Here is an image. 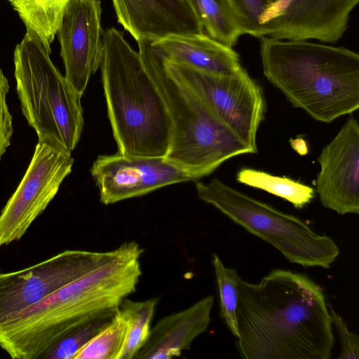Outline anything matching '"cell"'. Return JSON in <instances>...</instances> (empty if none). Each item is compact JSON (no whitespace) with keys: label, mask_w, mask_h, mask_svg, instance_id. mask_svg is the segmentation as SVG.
<instances>
[{"label":"cell","mask_w":359,"mask_h":359,"mask_svg":"<svg viewBox=\"0 0 359 359\" xmlns=\"http://www.w3.org/2000/svg\"><path fill=\"white\" fill-rule=\"evenodd\" d=\"M90 173L104 205L147 194L176 183L194 181L185 170L165 157L98 156Z\"/></svg>","instance_id":"obj_11"},{"label":"cell","mask_w":359,"mask_h":359,"mask_svg":"<svg viewBox=\"0 0 359 359\" xmlns=\"http://www.w3.org/2000/svg\"><path fill=\"white\" fill-rule=\"evenodd\" d=\"M236 347L245 359H330L334 341L322 289L305 274L276 269L238 285Z\"/></svg>","instance_id":"obj_1"},{"label":"cell","mask_w":359,"mask_h":359,"mask_svg":"<svg viewBox=\"0 0 359 359\" xmlns=\"http://www.w3.org/2000/svg\"><path fill=\"white\" fill-rule=\"evenodd\" d=\"M117 20L137 41L204 33L191 0H111Z\"/></svg>","instance_id":"obj_15"},{"label":"cell","mask_w":359,"mask_h":359,"mask_svg":"<svg viewBox=\"0 0 359 359\" xmlns=\"http://www.w3.org/2000/svg\"><path fill=\"white\" fill-rule=\"evenodd\" d=\"M71 153L39 143L14 194L0 214V247L20 240L72 172Z\"/></svg>","instance_id":"obj_10"},{"label":"cell","mask_w":359,"mask_h":359,"mask_svg":"<svg viewBox=\"0 0 359 359\" xmlns=\"http://www.w3.org/2000/svg\"><path fill=\"white\" fill-rule=\"evenodd\" d=\"M241 184L265 191L280 197L302 209L315 197L316 191L311 187L286 177L273 175L253 168H243L236 174Z\"/></svg>","instance_id":"obj_19"},{"label":"cell","mask_w":359,"mask_h":359,"mask_svg":"<svg viewBox=\"0 0 359 359\" xmlns=\"http://www.w3.org/2000/svg\"><path fill=\"white\" fill-rule=\"evenodd\" d=\"M212 264L220 299V317L230 332L237 337L238 285L241 278L236 269L226 267L216 254L212 255Z\"/></svg>","instance_id":"obj_23"},{"label":"cell","mask_w":359,"mask_h":359,"mask_svg":"<svg viewBox=\"0 0 359 359\" xmlns=\"http://www.w3.org/2000/svg\"><path fill=\"white\" fill-rule=\"evenodd\" d=\"M118 309L105 311L86 322L61 339L43 358L74 359L79 350L111 320Z\"/></svg>","instance_id":"obj_24"},{"label":"cell","mask_w":359,"mask_h":359,"mask_svg":"<svg viewBox=\"0 0 359 359\" xmlns=\"http://www.w3.org/2000/svg\"><path fill=\"white\" fill-rule=\"evenodd\" d=\"M102 83L118 153L165 157L172 123L167 107L139 52L116 28L103 32Z\"/></svg>","instance_id":"obj_4"},{"label":"cell","mask_w":359,"mask_h":359,"mask_svg":"<svg viewBox=\"0 0 359 359\" xmlns=\"http://www.w3.org/2000/svg\"><path fill=\"white\" fill-rule=\"evenodd\" d=\"M214 297L208 295L190 307L159 320L137 353L136 359H170L190 348L211 320Z\"/></svg>","instance_id":"obj_16"},{"label":"cell","mask_w":359,"mask_h":359,"mask_svg":"<svg viewBox=\"0 0 359 359\" xmlns=\"http://www.w3.org/2000/svg\"><path fill=\"white\" fill-rule=\"evenodd\" d=\"M114 250H67L29 267L0 273V325L109 260Z\"/></svg>","instance_id":"obj_9"},{"label":"cell","mask_w":359,"mask_h":359,"mask_svg":"<svg viewBox=\"0 0 359 359\" xmlns=\"http://www.w3.org/2000/svg\"><path fill=\"white\" fill-rule=\"evenodd\" d=\"M143 249L126 241L107 262L0 325V348L13 359L43 358L95 316L118 309L142 275Z\"/></svg>","instance_id":"obj_2"},{"label":"cell","mask_w":359,"mask_h":359,"mask_svg":"<svg viewBox=\"0 0 359 359\" xmlns=\"http://www.w3.org/2000/svg\"><path fill=\"white\" fill-rule=\"evenodd\" d=\"M27 32L35 35L51 53V43L70 0H7Z\"/></svg>","instance_id":"obj_18"},{"label":"cell","mask_w":359,"mask_h":359,"mask_svg":"<svg viewBox=\"0 0 359 359\" xmlns=\"http://www.w3.org/2000/svg\"><path fill=\"white\" fill-rule=\"evenodd\" d=\"M9 84L0 68V158L11 144L13 135V118L6 103Z\"/></svg>","instance_id":"obj_26"},{"label":"cell","mask_w":359,"mask_h":359,"mask_svg":"<svg viewBox=\"0 0 359 359\" xmlns=\"http://www.w3.org/2000/svg\"><path fill=\"white\" fill-rule=\"evenodd\" d=\"M330 314L334 325L338 332L341 344V351L339 359L359 358V337L348 330L341 317L333 309L330 310Z\"/></svg>","instance_id":"obj_27"},{"label":"cell","mask_w":359,"mask_h":359,"mask_svg":"<svg viewBox=\"0 0 359 359\" xmlns=\"http://www.w3.org/2000/svg\"><path fill=\"white\" fill-rule=\"evenodd\" d=\"M263 72L291 104L330 123L359 108V55L306 40L260 38Z\"/></svg>","instance_id":"obj_3"},{"label":"cell","mask_w":359,"mask_h":359,"mask_svg":"<svg viewBox=\"0 0 359 359\" xmlns=\"http://www.w3.org/2000/svg\"><path fill=\"white\" fill-rule=\"evenodd\" d=\"M197 195L250 233L269 243L290 262L330 268L339 249L332 238L319 235L301 219L281 212L226 184L217 178L195 181Z\"/></svg>","instance_id":"obj_7"},{"label":"cell","mask_w":359,"mask_h":359,"mask_svg":"<svg viewBox=\"0 0 359 359\" xmlns=\"http://www.w3.org/2000/svg\"><path fill=\"white\" fill-rule=\"evenodd\" d=\"M202 27L210 38L232 47L243 34L226 0H191Z\"/></svg>","instance_id":"obj_21"},{"label":"cell","mask_w":359,"mask_h":359,"mask_svg":"<svg viewBox=\"0 0 359 359\" xmlns=\"http://www.w3.org/2000/svg\"><path fill=\"white\" fill-rule=\"evenodd\" d=\"M359 0H279L264 15L263 36L334 43L344 34Z\"/></svg>","instance_id":"obj_12"},{"label":"cell","mask_w":359,"mask_h":359,"mask_svg":"<svg viewBox=\"0 0 359 359\" xmlns=\"http://www.w3.org/2000/svg\"><path fill=\"white\" fill-rule=\"evenodd\" d=\"M142 63L167 107L172 135L165 158L197 181L230 158L252 154L250 148L217 120L186 86L166 71L151 41H137Z\"/></svg>","instance_id":"obj_5"},{"label":"cell","mask_w":359,"mask_h":359,"mask_svg":"<svg viewBox=\"0 0 359 359\" xmlns=\"http://www.w3.org/2000/svg\"><path fill=\"white\" fill-rule=\"evenodd\" d=\"M100 0H70L56 33L65 78L83 95L103 55Z\"/></svg>","instance_id":"obj_13"},{"label":"cell","mask_w":359,"mask_h":359,"mask_svg":"<svg viewBox=\"0 0 359 359\" xmlns=\"http://www.w3.org/2000/svg\"><path fill=\"white\" fill-rule=\"evenodd\" d=\"M233 11L243 34L263 36L262 22L271 5V0H226Z\"/></svg>","instance_id":"obj_25"},{"label":"cell","mask_w":359,"mask_h":359,"mask_svg":"<svg viewBox=\"0 0 359 359\" xmlns=\"http://www.w3.org/2000/svg\"><path fill=\"white\" fill-rule=\"evenodd\" d=\"M158 299L151 298L142 302L124 299L119 306L126 320V332L122 347L116 359L135 358L147 341L151 323Z\"/></svg>","instance_id":"obj_20"},{"label":"cell","mask_w":359,"mask_h":359,"mask_svg":"<svg viewBox=\"0 0 359 359\" xmlns=\"http://www.w3.org/2000/svg\"><path fill=\"white\" fill-rule=\"evenodd\" d=\"M164 60L203 71L228 74L241 67L238 54L207 34L174 35L151 41Z\"/></svg>","instance_id":"obj_17"},{"label":"cell","mask_w":359,"mask_h":359,"mask_svg":"<svg viewBox=\"0 0 359 359\" xmlns=\"http://www.w3.org/2000/svg\"><path fill=\"white\" fill-rule=\"evenodd\" d=\"M316 192L339 215L359 213V124L349 118L318 158Z\"/></svg>","instance_id":"obj_14"},{"label":"cell","mask_w":359,"mask_h":359,"mask_svg":"<svg viewBox=\"0 0 359 359\" xmlns=\"http://www.w3.org/2000/svg\"><path fill=\"white\" fill-rule=\"evenodd\" d=\"M50 53L26 32L13 53L17 93L38 142L72 154L83 128L82 96L54 65Z\"/></svg>","instance_id":"obj_6"},{"label":"cell","mask_w":359,"mask_h":359,"mask_svg":"<svg viewBox=\"0 0 359 359\" xmlns=\"http://www.w3.org/2000/svg\"><path fill=\"white\" fill-rule=\"evenodd\" d=\"M279 0H271V5L276 4L277 1H278Z\"/></svg>","instance_id":"obj_28"},{"label":"cell","mask_w":359,"mask_h":359,"mask_svg":"<svg viewBox=\"0 0 359 359\" xmlns=\"http://www.w3.org/2000/svg\"><path fill=\"white\" fill-rule=\"evenodd\" d=\"M126 326V320L118 307L111 320L79 350L74 359H116Z\"/></svg>","instance_id":"obj_22"},{"label":"cell","mask_w":359,"mask_h":359,"mask_svg":"<svg viewBox=\"0 0 359 359\" xmlns=\"http://www.w3.org/2000/svg\"><path fill=\"white\" fill-rule=\"evenodd\" d=\"M163 62L167 72L191 91L252 154L257 152V135L264 118L266 101L262 86L242 66L231 74H222Z\"/></svg>","instance_id":"obj_8"}]
</instances>
